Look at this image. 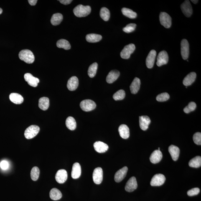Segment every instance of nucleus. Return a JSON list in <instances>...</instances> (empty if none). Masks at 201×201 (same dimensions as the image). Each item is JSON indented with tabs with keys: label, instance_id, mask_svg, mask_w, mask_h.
Wrapping results in <instances>:
<instances>
[{
	"label": "nucleus",
	"instance_id": "nucleus-3",
	"mask_svg": "<svg viewBox=\"0 0 201 201\" xmlns=\"http://www.w3.org/2000/svg\"><path fill=\"white\" fill-rule=\"evenodd\" d=\"M40 128L37 125H31L26 130L24 136L26 139H31L38 134Z\"/></svg>",
	"mask_w": 201,
	"mask_h": 201
},
{
	"label": "nucleus",
	"instance_id": "nucleus-40",
	"mask_svg": "<svg viewBox=\"0 0 201 201\" xmlns=\"http://www.w3.org/2000/svg\"><path fill=\"white\" fill-rule=\"evenodd\" d=\"M196 108V104L194 102H191L184 109V111L186 113H189L191 112L194 111Z\"/></svg>",
	"mask_w": 201,
	"mask_h": 201
},
{
	"label": "nucleus",
	"instance_id": "nucleus-35",
	"mask_svg": "<svg viewBox=\"0 0 201 201\" xmlns=\"http://www.w3.org/2000/svg\"><path fill=\"white\" fill-rule=\"evenodd\" d=\"M189 165L191 167L197 168L201 165V157L197 156L190 160L189 162Z\"/></svg>",
	"mask_w": 201,
	"mask_h": 201
},
{
	"label": "nucleus",
	"instance_id": "nucleus-46",
	"mask_svg": "<svg viewBox=\"0 0 201 201\" xmlns=\"http://www.w3.org/2000/svg\"><path fill=\"white\" fill-rule=\"evenodd\" d=\"M59 1L63 4L67 5L70 4L72 1V0H60Z\"/></svg>",
	"mask_w": 201,
	"mask_h": 201
},
{
	"label": "nucleus",
	"instance_id": "nucleus-17",
	"mask_svg": "<svg viewBox=\"0 0 201 201\" xmlns=\"http://www.w3.org/2000/svg\"><path fill=\"white\" fill-rule=\"evenodd\" d=\"M151 122V120L149 117L146 116L139 117L140 127L143 131H146L148 129Z\"/></svg>",
	"mask_w": 201,
	"mask_h": 201
},
{
	"label": "nucleus",
	"instance_id": "nucleus-47",
	"mask_svg": "<svg viewBox=\"0 0 201 201\" xmlns=\"http://www.w3.org/2000/svg\"><path fill=\"white\" fill-rule=\"evenodd\" d=\"M28 2L31 5L34 6L37 4V0H29Z\"/></svg>",
	"mask_w": 201,
	"mask_h": 201
},
{
	"label": "nucleus",
	"instance_id": "nucleus-36",
	"mask_svg": "<svg viewBox=\"0 0 201 201\" xmlns=\"http://www.w3.org/2000/svg\"><path fill=\"white\" fill-rule=\"evenodd\" d=\"M100 15L104 20L105 21H108L110 18L109 10L106 8H102L100 10Z\"/></svg>",
	"mask_w": 201,
	"mask_h": 201
},
{
	"label": "nucleus",
	"instance_id": "nucleus-12",
	"mask_svg": "<svg viewBox=\"0 0 201 201\" xmlns=\"http://www.w3.org/2000/svg\"><path fill=\"white\" fill-rule=\"evenodd\" d=\"M137 187L138 184L136 178L132 177L130 178L127 182L125 189L127 192H131L135 190Z\"/></svg>",
	"mask_w": 201,
	"mask_h": 201
},
{
	"label": "nucleus",
	"instance_id": "nucleus-28",
	"mask_svg": "<svg viewBox=\"0 0 201 201\" xmlns=\"http://www.w3.org/2000/svg\"><path fill=\"white\" fill-rule=\"evenodd\" d=\"M50 104L49 98L46 97H43L39 100V108L43 110H46L48 109Z\"/></svg>",
	"mask_w": 201,
	"mask_h": 201
},
{
	"label": "nucleus",
	"instance_id": "nucleus-33",
	"mask_svg": "<svg viewBox=\"0 0 201 201\" xmlns=\"http://www.w3.org/2000/svg\"><path fill=\"white\" fill-rule=\"evenodd\" d=\"M121 12L123 15L131 19H135L136 18L137 14L132 10L128 8H123L121 9Z\"/></svg>",
	"mask_w": 201,
	"mask_h": 201
},
{
	"label": "nucleus",
	"instance_id": "nucleus-11",
	"mask_svg": "<svg viewBox=\"0 0 201 201\" xmlns=\"http://www.w3.org/2000/svg\"><path fill=\"white\" fill-rule=\"evenodd\" d=\"M181 8L183 13L186 17H189L192 14V9L190 2L186 0L181 5Z\"/></svg>",
	"mask_w": 201,
	"mask_h": 201
},
{
	"label": "nucleus",
	"instance_id": "nucleus-13",
	"mask_svg": "<svg viewBox=\"0 0 201 201\" xmlns=\"http://www.w3.org/2000/svg\"><path fill=\"white\" fill-rule=\"evenodd\" d=\"M67 173L65 169H61L57 171L55 175V179L57 182L60 184L64 183L67 180Z\"/></svg>",
	"mask_w": 201,
	"mask_h": 201
},
{
	"label": "nucleus",
	"instance_id": "nucleus-37",
	"mask_svg": "<svg viewBox=\"0 0 201 201\" xmlns=\"http://www.w3.org/2000/svg\"><path fill=\"white\" fill-rule=\"evenodd\" d=\"M98 64L97 63H94L90 66L88 70V75L90 77H93L96 75L97 69H98Z\"/></svg>",
	"mask_w": 201,
	"mask_h": 201
},
{
	"label": "nucleus",
	"instance_id": "nucleus-20",
	"mask_svg": "<svg viewBox=\"0 0 201 201\" xmlns=\"http://www.w3.org/2000/svg\"><path fill=\"white\" fill-rule=\"evenodd\" d=\"M81 174V168L79 163L76 162L72 166L71 176L73 179H77L80 178Z\"/></svg>",
	"mask_w": 201,
	"mask_h": 201
},
{
	"label": "nucleus",
	"instance_id": "nucleus-27",
	"mask_svg": "<svg viewBox=\"0 0 201 201\" xmlns=\"http://www.w3.org/2000/svg\"><path fill=\"white\" fill-rule=\"evenodd\" d=\"M9 99L11 101L16 104H20L24 101L23 97L18 93H11L9 95Z\"/></svg>",
	"mask_w": 201,
	"mask_h": 201
},
{
	"label": "nucleus",
	"instance_id": "nucleus-32",
	"mask_svg": "<svg viewBox=\"0 0 201 201\" xmlns=\"http://www.w3.org/2000/svg\"><path fill=\"white\" fill-rule=\"evenodd\" d=\"M66 125L67 128L71 131H73L77 128V123L75 120L72 117H69L66 121Z\"/></svg>",
	"mask_w": 201,
	"mask_h": 201
},
{
	"label": "nucleus",
	"instance_id": "nucleus-39",
	"mask_svg": "<svg viewBox=\"0 0 201 201\" xmlns=\"http://www.w3.org/2000/svg\"><path fill=\"white\" fill-rule=\"evenodd\" d=\"M125 97L124 90H121L117 91L114 94L113 98L116 101L121 100L124 99Z\"/></svg>",
	"mask_w": 201,
	"mask_h": 201
},
{
	"label": "nucleus",
	"instance_id": "nucleus-10",
	"mask_svg": "<svg viewBox=\"0 0 201 201\" xmlns=\"http://www.w3.org/2000/svg\"><path fill=\"white\" fill-rule=\"evenodd\" d=\"M169 57L166 51H161L158 55L156 62V65L158 66H161L163 65H166L169 61Z\"/></svg>",
	"mask_w": 201,
	"mask_h": 201
},
{
	"label": "nucleus",
	"instance_id": "nucleus-7",
	"mask_svg": "<svg viewBox=\"0 0 201 201\" xmlns=\"http://www.w3.org/2000/svg\"><path fill=\"white\" fill-rule=\"evenodd\" d=\"M181 54L184 60H187L189 55V44L187 39H184L181 43Z\"/></svg>",
	"mask_w": 201,
	"mask_h": 201
},
{
	"label": "nucleus",
	"instance_id": "nucleus-23",
	"mask_svg": "<svg viewBox=\"0 0 201 201\" xmlns=\"http://www.w3.org/2000/svg\"><path fill=\"white\" fill-rule=\"evenodd\" d=\"M169 151L172 159L174 161H177L179 159V152H180L179 148L177 146L171 145L169 146Z\"/></svg>",
	"mask_w": 201,
	"mask_h": 201
},
{
	"label": "nucleus",
	"instance_id": "nucleus-48",
	"mask_svg": "<svg viewBox=\"0 0 201 201\" xmlns=\"http://www.w3.org/2000/svg\"><path fill=\"white\" fill-rule=\"evenodd\" d=\"M191 1L192 2V3H193L194 4H196L198 2V1H197V0H192Z\"/></svg>",
	"mask_w": 201,
	"mask_h": 201
},
{
	"label": "nucleus",
	"instance_id": "nucleus-42",
	"mask_svg": "<svg viewBox=\"0 0 201 201\" xmlns=\"http://www.w3.org/2000/svg\"><path fill=\"white\" fill-rule=\"evenodd\" d=\"M136 27V24L134 23L129 24L126 26V27L123 28V31L124 32L129 33L133 31H134Z\"/></svg>",
	"mask_w": 201,
	"mask_h": 201
},
{
	"label": "nucleus",
	"instance_id": "nucleus-24",
	"mask_svg": "<svg viewBox=\"0 0 201 201\" xmlns=\"http://www.w3.org/2000/svg\"><path fill=\"white\" fill-rule=\"evenodd\" d=\"M118 131L120 136L123 139H127L130 136L129 129L125 124L120 125L118 128Z\"/></svg>",
	"mask_w": 201,
	"mask_h": 201
},
{
	"label": "nucleus",
	"instance_id": "nucleus-4",
	"mask_svg": "<svg viewBox=\"0 0 201 201\" xmlns=\"http://www.w3.org/2000/svg\"><path fill=\"white\" fill-rule=\"evenodd\" d=\"M135 48V46L133 44H130L125 46L120 53L121 57L123 59H129L131 54L134 52Z\"/></svg>",
	"mask_w": 201,
	"mask_h": 201
},
{
	"label": "nucleus",
	"instance_id": "nucleus-43",
	"mask_svg": "<svg viewBox=\"0 0 201 201\" xmlns=\"http://www.w3.org/2000/svg\"><path fill=\"white\" fill-rule=\"evenodd\" d=\"M193 140L194 143L197 145H201V133L197 132L194 135Z\"/></svg>",
	"mask_w": 201,
	"mask_h": 201
},
{
	"label": "nucleus",
	"instance_id": "nucleus-45",
	"mask_svg": "<svg viewBox=\"0 0 201 201\" xmlns=\"http://www.w3.org/2000/svg\"><path fill=\"white\" fill-rule=\"evenodd\" d=\"M0 167L3 170H6L9 167V163L6 161H2L0 163Z\"/></svg>",
	"mask_w": 201,
	"mask_h": 201
},
{
	"label": "nucleus",
	"instance_id": "nucleus-5",
	"mask_svg": "<svg viewBox=\"0 0 201 201\" xmlns=\"http://www.w3.org/2000/svg\"><path fill=\"white\" fill-rule=\"evenodd\" d=\"M160 23L164 27L169 29L172 24V19L169 14L165 12H161L159 15Z\"/></svg>",
	"mask_w": 201,
	"mask_h": 201
},
{
	"label": "nucleus",
	"instance_id": "nucleus-14",
	"mask_svg": "<svg viewBox=\"0 0 201 201\" xmlns=\"http://www.w3.org/2000/svg\"><path fill=\"white\" fill-rule=\"evenodd\" d=\"M128 171V168L127 166H124L122 169L117 171L114 175L115 182H121L126 177Z\"/></svg>",
	"mask_w": 201,
	"mask_h": 201
},
{
	"label": "nucleus",
	"instance_id": "nucleus-31",
	"mask_svg": "<svg viewBox=\"0 0 201 201\" xmlns=\"http://www.w3.org/2000/svg\"><path fill=\"white\" fill-rule=\"evenodd\" d=\"M63 19L62 15L60 13H56L52 16L51 22L53 25L56 26L60 24Z\"/></svg>",
	"mask_w": 201,
	"mask_h": 201
},
{
	"label": "nucleus",
	"instance_id": "nucleus-18",
	"mask_svg": "<svg viewBox=\"0 0 201 201\" xmlns=\"http://www.w3.org/2000/svg\"><path fill=\"white\" fill-rule=\"evenodd\" d=\"M79 85V80L76 77H72L69 79L67 82V87L71 91L75 90L77 88Z\"/></svg>",
	"mask_w": 201,
	"mask_h": 201
},
{
	"label": "nucleus",
	"instance_id": "nucleus-25",
	"mask_svg": "<svg viewBox=\"0 0 201 201\" xmlns=\"http://www.w3.org/2000/svg\"><path fill=\"white\" fill-rule=\"evenodd\" d=\"M196 77V74L195 72H191L184 78L183 83L186 87L190 85L195 81Z\"/></svg>",
	"mask_w": 201,
	"mask_h": 201
},
{
	"label": "nucleus",
	"instance_id": "nucleus-26",
	"mask_svg": "<svg viewBox=\"0 0 201 201\" xmlns=\"http://www.w3.org/2000/svg\"><path fill=\"white\" fill-rule=\"evenodd\" d=\"M140 86L141 80L138 77H135L130 86V88L131 93L133 94L137 93L139 90Z\"/></svg>",
	"mask_w": 201,
	"mask_h": 201
},
{
	"label": "nucleus",
	"instance_id": "nucleus-22",
	"mask_svg": "<svg viewBox=\"0 0 201 201\" xmlns=\"http://www.w3.org/2000/svg\"><path fill=\"white\" fill-rule=\"evenodd\" d=\"M120 75V73L116 70L111 71L109 73L106 77V81L108 83H113L118 78Z\"/></svg>",
	"mask_w": 201,
	"mask_h": 201
},
{
	"label": "nucleus",
	"instance_id": "nucleus-2",
	"mask_svg": "<svg viewBox=\"0 0 201 201\" xmlns=\"http://www.w3.org/2000/svg\"><path fill=\"white\" fill-rule=\"evenodd\" d=\"M19 57L21 60L28 64L32 63L35 60V57L31 51L27 49L21 50L19 53Z\"/></svg>",
	"mask_w": 201,
	"mask_h": 201
},
{
	"label": "nucleus",
	"instance_id": "nucleus-16",
	"mask_svg": "<svg viewBox=\"0 0 201 201\" xmlns=\"http://www.w3.org/2000/svg\"><path fill=\"white\" fill-rule=\"evenodd\" d=\"M25 80L31 87H36L39 82L38 78L33 76L31 73H27L24 76Z\"/></svg>",
	"mask_w": 201,
	"mask_h": 201
},
{
	"label": "nucleus",
	"instance_id": "nucleus-1",
	"mask_svg": "<svg viewBox=\"0 0 201 201\" xmlns=\"http://www.w3.org/2000/svg\"><path fill=\"white\" fill-rule=\"evenodd\" d=\"M91 9L90 6H83L79 5L73 10L75 15L77 17H84L89 15L91 12Z\"/></svg>",
	"mask_w": 201,
	"mask_h": 201
},
{
	"label": "nucleus",
	"instance_id": "nucleus-49",
	"mask_svg": "<svg viewBox=\"0 0 201 201\" xmlns=\"http://www.w3.org/2000/svg\"><path fill=\"white\" fill-rule=\"evenodd\" d=\"M2 9H1V8H0V15H1L2 13Z\"/></svg>",
	"mask_w": 201,
	"mask_h": 201
},
{
	"label": "nucleus",
	"instance_id": "nucleus-29",
	"mask_svg": "<svg viewBox=\"0 0 201 201\" xmlns=\"http://www.w3.org/2000/svg\"><path fill=\"white\" fill-rule=\"evenodd\" d=\"M62 195L61 192L58 189L56 188L52 189L50 191V197L52 200H60L62 197Z\"/></svg>",
	"mask_w": 201,
	"mask_h": 201
},
{
	"label": "nucleus",
	"instance_id": "nucleus-8",
	"mask_svg": "<svg viewBox=\"0 0 201 201\" xmlns=\"http://www.w3.org/2000/svg\"><path fill=\"white\" fill-rule=\"evenodd\" d=\"M166 180L164 175L158 174L155 175L151 179V185L152 186H159L164 183Z\"/></svg>",
	"mask_w": 201,
	"mask_h": 201
},
{
	"label": "nucleus",
	"instance_id": "nucleus-41",
	"mask_svg": "<svg viewBox=\"0 0 201 201\" xmlns=\"http://www.w3.org/2000/svg\"><path fill=\"white\" fill-rule=\"evenodd\" d=\"M169 98V94L164 93L160 94L156 97V100L158 101L164 102L166 101Z\"/></svg>",
	"mask_w": 201,
	"mask_h": 201
},
{
	"label": "nucleus",
	"instance_id": "nucleus-21",
	"mask_svg": "<svg viewBox=\"0 0 201 201\" xmlns=\"http://www.w3.org/2000/svg\"><path fill=\"white\" fill-rule=\"evenodd\" d=\"M94 147L97 152L100 153L105 152L108 149L107 145L101 141H97L94 143Z\"/></svg>",
	"mask_w": 201,
	"mask_h": 201
},
{
	"label": "nucleus",
	"instance_id": "nucleus-50",
	"mask_svg": "<svg viewBox=\"0 0 201 201\" xmlns=\"http://www.w3.org/2000/svg\"><path fill=\"white\" fill-rule=\"evenodd\" d=\"M158 150L160 151V148H158Z\"/></svg>",
	"mask_w": 201,
	"mask_h": 201
},
{
	"label": "nucleus",
	"instance_id": "nucleus-30",
	"mask_svg": "<svg viewBox=\"0 0 201 201\" xmlns=\"http://www.w3.org/2000/svg\"><path fill=\"white\" fill-rule=\"evenodd\" d=\"M102 39L101 36L95 34H88L86 36L87 41L89 43L98 42H100Z\"/></svg>",
	"mask_w": 201,
	"mask_h": 201
},
{
	"label": "nucleus",
	"instance_id": "nucleus-44",
	"mask_svg": "<svg viewBox=\"0 0 201 201\" xmlns=\"http://www.w3.org/2000/svg\"><path fill=\"white\" fill-rule=\"evenodd\" d=\"M200 192V189L198 188H195L189 190L187 192L188 195L189 196H192L197 195Z\"/></svg>",
	"mask_w": 201,
	"mask_h": 201
},
{
	"label": "nucleus",
	"instance_id": "nucleus-38",
	"mask_svg": "<svg viewBox=\"0 0 201 201\" xmlns=\"http://www.w3.org/2000/svg\"><path fill=\"white\" fill-rule=\"evenodd\" d=\"M39 169L37 166H34L31 169V177L32 180L36 181L38 179L39 175Z\"/></svg>",
	"mask_w": 201,
	"mask_h": 201
},
{
	"label": "nucleus",
	"instance_id": "nucleus-34",
	"mask_svg": "<svg viewBox=\"0 0 201 201\" xmlns=\"http://www.w3.org/2000/svg\"><path fill=\"white\" fill-rule=\"evenodd\" d=\"M56 45L59 48H63L66 50H70L71 48L70 42L65 39H60L57 41Z\"/></svg>",
	"mask_w": 201,
	"mask_h": 201
},
{
	"label": "nucleus",
	"instance_id": "nucleus-9",
	"mask_svg": "<svg viewBox=\"0 0 201 201\" xmlns=\"http://www.w3.org/2000/svg\"><path fill=\"white\" fill-rule=\"evenodd\" d=\"M103 173L101 168L98 167L94 169L93 173V178L94 182L100 184L103 180Z\"/></svg>",
	"mask_w": 201,
	"mask_h": 201
},
{
	"label": "nucleus",
	"instance_id": "nucleus-15",
	"mask_svg": "<svg viewBox=\"0 0 201 201\" xmlns=\"http://www.w3.org/2000/svg\"><path fill=\"white\" fill-rule=\"evenodd\" d=\"M156 55V52L155 50H152L149 52L146 60V65L148 68L151 69L154 66Z\"/></svg>",
	"mask_w": 201,
	"mask_h": 201
},
{
	"label": "nucleus",
	"instance_id": "nucleus-6",
	"mask_svg": "<svg viewBox=\"0 0 201 201\" xmlns=\"http://www.w3.org/2000/svg\"><path fill=\"white\" fill-rule=\"evenodd\" d=\"M80 106L83 111L88 112L95 109L96 107V104L93 100H85L81 102Z\"/></svg>",
	"mask_w": 201,
	"mask_h": 201
},
{
	"label": "nucleus",
	"instance_id": "nucleus-19",
	"mask_svg": "<svg viewBox=\"0 0 201 201\" xmlns=\"http://www.w3.org/2000/svg\"><path fill=\"white\" fill-rule=\"evenodd\" d=\"M162 158V153L158 150L154 151L150 157V160L153 164H157L160 162Z\"/></svg>",
	"mask_w": 201,
	"mask_h": 201
}]
</instances>
